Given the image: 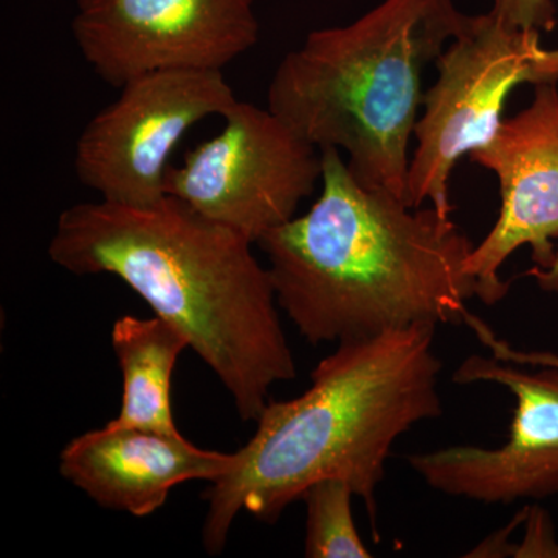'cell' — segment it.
I'll list each match as a JSON object with an SVG mask.
<instances>
[{
	"label": "cell",
	"instance_id": "4fadbf2b",
	"mask_svg": "<svg viewBox=\"0 0 558 558\" xmlns=\"http://www.w3.org/2000/svg\"><path fill=\"white\" fill-rule=\"evenodd\" d=\"M351 484L339 478L312 484L303 495L307 506L304 556L310 558H369L352 517Z\"/></svg>",
	"mask_w": 558,
	"mask_h": 558
},
{
	"label": "cell",
	"instance_id": "30bf717a",
	"mask_svg": "<svg viewBox=\"0 0 558 558\" xmlns=\"http://www.w3.org/2000/svg\"><path fill=\"white\" fill-rule=\"evenodd\" d=\"M499 180L501 209L494 229L470 253L468 271L486 306L505 299L509 284L499 269L529 245L537 269L556 260L558 240V84L534 86V100L502 120L497 134L469 154Z\"/></svg>",
	"mask_w": 558,
	"mask_h": 558
},
{
	"label": "cell",
	"instance_id": "6da1fadb",
	"mask_svg": "<svg viewBox=\"0 0 558 558\" xmlns=\"http://www.w3.org/2000/svg\"><path fill=\"white\" fill-rule=\"evenodd\" d=\"M244 234L172 196L83 202L61 213L49 256L75 275H112L170 322L222 381L242 421L296 377L270 271Z\"/></svg>",
	"mask_w": 558,
	"mask_h": 558
},
{
	"label": "cell",
	"instance_id": "8992f818",
	"mask_svg": "<svg viewBox=\"0 0 558 558\" xmlns=\"http://www.w3.org/2000/svg\"><path fill=\"white\" fill-rule=\"evenodd\" d=\"M215 137L167 174V196L258 244L322 180V150L269 108L238 100Z\"/></svg>",
	"mask_w": 558,
	"mask_h": 558
},
{
	"label": "cell",
	"instance_id": "9a60e30c",
	"mask_svg": "<svg viewBox=\"0 0 558 558\" xmlns=\"http://www.w3.org/2000/svg\"><path fill=\"white\" fill-rule=\"evenodd\" d=\"M465 325L476 333L481 343L492 352L490 355L520 366H537V368L558 369V354L546 351H520L510 347L508 341L498 339L486 323L470 314L465 315Z\"/></svg>",
	"mask_w": 558,
	"mask_h": 558
},
{
	"label": "cell",
	"instance_id": "ba28073f",
	"mask_svg": "<svg viewBox=\"0 0 558 558\" xmlns=\"http://www.w3.org/2000/svg\"><path fill=\"white\" fill-rule=\"evenodd\" d=\"M256 0H76L72 33L106 83L163 70H222L259 40Z\"/></svg>",
	"mask_w": 558,
	"mask_h": 558
},
{
	"label": "cell",
	"instance_id": "3957f363",
	"mask_svg": "<svg viewBox=\"0 0 558 558\" xmlns=\"http://www.w3.org/2000/svg\"><path fill=\"white\" fill-rule=\"evenodd\" d=\"M435 330L414 325L339 343L312 371L307 391L267 403L234 468L205 495V550L222 553L242 510L275 523L322 480L348 481L374 520V494L396 440L442 413Z\"/></svg>",
	"mask_w": 558,
	"mask_h": 558
},
{
	"label": "cell",
	"instance_id": "8fae6325",
	"mask_svg": "<svg viewBox=\"0 0 558 558\" xmlns=\"http://www.w3.org/2000/svg\"><path fill=\"white\" fill-rule=\"evenodd\" d=\"M238 453L199 449L182 435L109 424L70 440L60 472L101 508L148 517L186 481H218Z\"/></svg>",
	"mask_w": 558,
	"mask_h": 558
},
{
	"label": "cell",
	"instance_id": "7c38bea8",
	"mask_svg": "<svg viewBox=\"0 0 558 558\" xmlns=\"http://www.w3.org/2000/svg\"><path fill=\"white\" fill-rule=\"evenodd\" d=\"M112 347L123 373V402L110 424L179 435L171 410V380L189 340L167 319L124 315L112 328Z\"/></svg>",
	"mask_w": 558,
	"mask_h": 558
},
{
	"label": "cell",
	"instance_id": "277c9868",
	"mask_svg": "<svg viewBox=\"0 0 558 558\" xmlns=\"http://www.w3.org/2000/svg\"><path fill=\"white\" fill-rule=\"evenodd\" d=\"M470 20L453 0H384L352 24L310 33L286 54L267 108L319 150L347 154L360 185L405 201L422 73Z\"/></svg>",
	"mask_w": 558,
	"mask_h": 558
},
{
	"label": "cell",
	"instance_id": "5b68a950",
	"mask_svg": "<svg viewBox=\"0 0 558 558\" xmlns=\"http://www.w3.org/2000/svg\"><path fill=\"white\" fill-rule=\"evenodd\" d=\"M542 33L513 31L488 11L436 60L438 80L424 94L414 135L405 204L429 202L450 216L449 180L458 160L487 145L505 117L506 101L521 84L557 83L558 49H546Z\"/></svg>",
	"mask_w": 558,
	"mask_h": 558
},
{
	"label": "cell",
	"instance_id": "9c48e42d",
	"mask_svg": "<svg viewBox=\"0 0 558 558\" xmlns=\"http://www.w3.org/2000/svg\"><path fill=\"white\" fill-rule=\"evenodd\" d=\"M453 381H490L515 396L508 440L498 449L458 446L410 454V468L435 490L486 505L558 495V369L532 374L494 355H470Z\"/></svg>",
	"mask_w": 558,
	"mask_h": 558
},
{
	"label": "cell",
	"instance_id": "2e32d148",
	"mask_svg": "<svg viewBox=\"0 0 558 558\" xmlns=\"http://www.w3.org/2000/svg\"><path fill=\"white\" fill-rule=\"evenodd\" d=\"M529 277H532L537 281L539 289L545 290L549 293H558V247L556 253V260L549 269H531L527 271Z\"/></svg>",
	"mask_w": 558,
	"mask_h": 558
},
{
	"label": "cell",
	"instance_id": "5bb4252c",
	"mask_svg": "<svg viewBox=\"0 0 558 558\" xmlns=\"http://www.w3.org/2000/svg\"><path fill=\"white\" fill-rule=\"evenodd\" d=\"M492 13L517 31L553 32L557 25L554 0H495Z\"/></svg>",
	"mask_w": 558,
	"mask_h": 558
},
{
	"label": "cell",
	"instance_id": "7a4b0ae2",
	"mask_svg": "<svg viewBox=\"0 0 558 558\" xmlns=\"http://www.w3.org/2000/svg\"><path fill=\"white\" fill-rule=\"evenodd\" d=\"M322 193L310 211L260 238L279 310L311 344L368 339L414 325L464 323L476 296L475 244L435 207L410 208L352 178L322 149Z\"/></svg>",
	"mask_w": 558,
	"mask_h": 558
},
{
	"label": "cell",
	"instance_id": "52a82bcc",
	"mask_svg": "<svg viewBox=\"0 0 558 558\" xmlns=\"http://www.w3.org/2000/svg\"><path fill=\"white\" fill-rule=\"evenodd\" d=\"M81 132L80 182L113 204H157L167 196L170 157L199 121L223 117L238 101L222 70H163L120 87Z\"/></svg>",
	"mask_w": 558,
	"mask_h": 558
}]
</instances>
